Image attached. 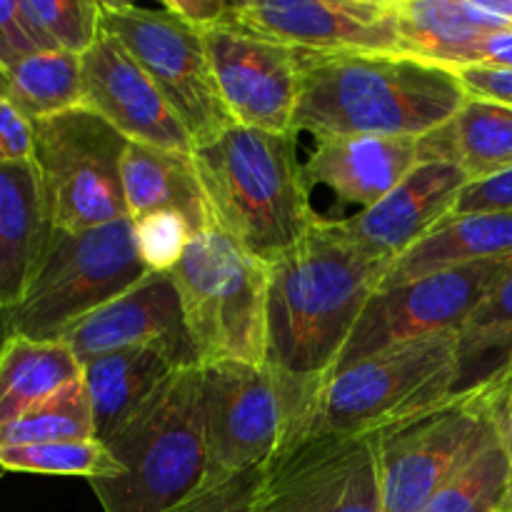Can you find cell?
I'll use <instances>...</instances> for the list:
<instances>
[{"label":"cell","instance_id":"1","mask_svg":"<svg viewBox=\"0 0 512 512\" xmlns=\"http://www.w3.org/2000/svg\"><path fill=\"white\" fill-rule=\"evenodd\" d=\"M320 218L268 263V360L305 383L333 373L368 300L390 270Z\"/></svg>","mask_w":512,"mask_h":512},{"label":"cell","instance_id":"2","mask_svg":"<svg viewBox=\"0 0 512 512\" xmlns=\"http://www.w3.org/2000/svg\"><path fill=\"white\" fill-rule=\"evenodd\" d=\"M468 90L455 70L408 53H305L293 130L318 140L425 138L443 128Z\"/></svg>","mask_w":512,"mask_h":512},{"label":"cell","instance_id":"3","mask_svg":"<svg viewBox=\"0 0 512 512\" xmlns=\"http://www.w3.org/2000/svg\"><path fill=\"white\" fill-rule=\"evenodd\" d=\"M295 140V133L233 125L193 150L213 228L265 265L320 220Z\"/></svg>","mask_w":512,"mask_h":512},{"label":"cell","instance_id":"4","mask_svg":"<svg viewBox=\"0 0 512 512\" xmlns=\"http://www.w3.org/2000/svg\"><path fill=\"white\" fill-rule=\"evenodd\" d=\"M118 478L88 480L105 512H168L208 475L200 368L175 370L105 443Z\"/></svg>","mask_w":512,"mask_h":512},{"label":"cell","instance_id":"5","mask_svg":"<svg viewBox=\"0 0 512 512\" xmlns=\"http://www.w3.org/2000/svg\"><path fill=\"white\" fill-rule=\"evenodd\" d=\"M463 380L460 333L410 340L323 378L293 440L378 433L463 390Z\"/></svg>","mask_w":512,"mask_h":512},{"label":"cell","instance_id":"6","mask_svg":"<svg viewBox=\"0 0 512 512\" xmlns=\"http://www.w3.org/2000/svg\"><path fill=\"white\" fill-rule=\"evenodd\" d=\"M503 365L430 408L378 430L383 512H418L500 438Z\"/></svg>","mask_w":512,"mask_h":512},{"label":"cell","instance_id":"7","mask_svg":"<svg viewBox=\"0 0 512 512\" xmlns=\"http://www.w3.org/2000/svg\"><path fill=\"white\" fill-rule=\"evenodd\" d=\"M200 368L268 360V265L210 228L170 270Z\"/></svg>","mask_w":512,"mask_h":512},{"label":"cell","instance_id":"8","mask_svg":"<svg viewBox=\"0 0 512 512\" xmlns=\"http://www.w3.org/2000/svg\"><path fill=\"white\" fill-rule=\"evenodd\" d=\"M145 275L148 268L135 250L130 218L78 233L53 230L28 295L0 323V343L5 338L58 340Z\"/></svg>","mask_w":512,"mask_h":512},{"label":"cell","instance_id":"9","mask_svg":"<svg viewBox=\"0 0 512 512\" xmlns=\"http://www.w3.org/2000/svg\"><path fill=\"white\" fill-rule=\"evenodd\" d=\"M320 383H305L273 365L225 363L200 368L205 480L268 465L293 440Z\"/></svg>","mask_w":512,"mask_h":512},{"label":"cell","instance_id":"10","mask_svg":"<svg viewBox=\"0 0 512 512\" xmlns=\"http://www.w3.org/2000/svg\"><path fill=\"white\" fill-rule=\"evenodd\" d=\"M130 140L88 108L33 123V160L55 230L98 228L128 218L123 155Z\"/></svg>","mask_w":512,"mask_h":512},{"label":"cell","instance_id":"11","mask_svg":"<svg viewBox=\"0 0 512 512\" xmlns=\"http://www.w3.org/2000/svg\"><path fill=\"white\" fill-rule=\"evenodd\" d=\"M103 30L113 35L130 58L145 70L155 88L188 128L195 148L233 128L223 103L203 33L168 10H148L130 3H100Z\"/></svg>","mask_w":512,"mask_h":512},{"label":"cell","instance_id":"12","mask_svg":"<svg viewBox=\"0 0 512 512\" xmlns=\"http://www.w3.org/2000/svg\"><path fill=\"white\" fill-rule=\"evenodd\" d=\"M510 263L512 258L483 260L445 273L425 275L398 288L375 290L333 373L410 340L440 333H463L470 315L503 280Z\"/></svg>","mask_w":512,"mask_h":512},{"label":"cell","instance_id":"13","mask_svg":"<svg viewBox=\"0 0 512 512\" xmlns=\"http://www.w3.org/2000/svg\"><path fill=\"white\" fill-rule=\"evenodd\" d=\"M258 512H383L375 435H303L265 465Z\"/></svg>","mask_w":512,"mask_h":512},{"label":"cell","instance_id":"14","mask_svg":"<svg viewBox=\"0 0 512 512\" xmlns=\"http://www.w3.org/2000/svg\"><path fill=\"white\" fill-rule=\"evenodd\" d=\"M210 68L235 125L295 133L300 98V50L263 38L238 23L203 33Z\"/></svg>","mask_w":512,"mask_h":512},{"label":"cell","instance_id":"15","mask_svg":"<svg viewBox=\"0 0 512 512\" xmlns=\"http://www.w3.org/2000/svg\"><path fill=\"white\" fill-rule=\"evenodd\" d=\"M230 23L305 53H403L398 0H240Z\"/></svg>","mask_w":512,"mask_h":512},{"label":"cell","instance_id":"16","mask_svg":"<svg viewBox=\"0 0 512 512\" xmlns=\"http://www.w3.org/2000/svg\"><path fill=\"white\" fill-rule=\"evenodd\" d=\"M80 363L123 348L158 350L178 370L200 368L170 273H148L60 335Z\"/></svg>","mask_w":512,"mask_h":512},{"label":"cell","instance_id":"17","mask_svg":"<svg viewBox=\"0 0 512 512\" xmlns=\"http://www.w3.org/2000/svg\"><path fill=\"white\" fill-rule=\"evenodd\" d=\"M83 108L113 125L130 143L193 153L188 128L128 50L103 30L88 53L80 55Z\"/></svg>","mask_w":512,"mask_h":512},{"label":"cell","instance_id":"18","mask_svg":"<svg viewBox=\"0 0 512 512\" xmlns=\"http://www.w3.org/2000/svg\"><path fill=\"white\" fill-rule=\"evenodd\" d=\"M468 183V175L455 163L425 160L383 200L335 223L355 248L395 263L405 250L453 215Z\"/></svg>","mask_w":512,"mask_h":512},{"label":"cell","instance_id":"19","mask_svg":"<svg viewBox=\"0 0 512 512\" xmlns=\"http://www.w3.org/2000/svg\"><path fill=\"white\" fill-rule=\"evenodd\" d=\"M430 160L425 138H353L320 140L303 165L308 185H323L345 203L370 208L398 188L420 163Z\"/></svg>","mask_w":512,"mask_h":512},{"label":"cell","instance_id":"20","mask_svg":"<svg viewBox=\"0 0 512 512\" xmlns=\"http://www.w3.org/2000/svg\"><path fill=\"white\" fill-rule=\"evenodd\" d=\"M53 230L35 165H0V323L28 295Z\"/></svg>","mask_w":512,"mask_h":512},{"label":"cell","instance_id":"21","mask_svg":"<svg viewBox=\"0 0 512 512\" xmlns=\"http://www.w3.org/2000/svg\"><path fill=\"white\" fill-rule=\"evenodd\" d=\"M123 190L128 218L170 210L188 220L193 235L213 228L193 153L128 143L123 155Z\"/></svg>","mask_w":512,"mask_h":512},{"label":"cell","instance_id":"22","mask_svg":"<svg viewBox=\"0 0 512 512\" xmlns=\"http://www.w3.org/2000/svg\"><path fill=\"white\" fill-rule=\"evenodd\" d=\"M498 258H512V210L450 215L390 265L378 290Z\"/></svg>","mask_w":512,"mask_h":512},{"label":"cell","instance_id":"23","mask_svg":"<svg viewBox=\"0 0 512 512\" xmlns=\"http://www.w3.org/2000/svg\"><path fill=\"white\" fill-rule=\"evenodd\" d=\"M175 370L165 355L148 348H123L88 360L83 380L93 408L95 440L108 443Z\"/></svg>","mask_w":512,"mask_h":512},{"label":"cell","instance_id":"24","mask_svg":"<svg viewBox=\"0 0 512 512\" xmlns=\"http://www.w3.org/2000/svg\"><path fill=\"white\" fill-rule=\"evenodd\" d=\"M430 160L455 163L470 183L512 170V105L468 95L458 113L425 135Z\"/></svg>","mask_w":512,"mask_h":512},{"label":"cell","instance_id":"25","mask_svg":"<svg viewBox=\"0 0 512 512\" xmlns=\"http://www.w3.org/2000/svg\"><path fill=\"white\" fill-rule=\"evenodd\" d=\"M80 378L83 363L60 340L5 338L0 343V425L13 423Z\"/></svg>","mask_w":512,"mask_h":512},{"label":"cell","instance_id":"26","mask_svg":"<svg viewBox=\"0 0 512 512\" xmlns=\"http://www.w3.org/2000/svg\"><path fill=\"white\" fill-rule=\"evenodd\" d=\"M8 98L30 123L83 105L80 55L35 53L8 75Z\"/></svg>","mask_w":512,"mask_h":512},{"label":"cell","instance_id":"27","mask_svg":"<svg viewBox=\"0 0 512 512\" xmlns=\"http://www.w3.org/2000/svg\"><path fill=\"white\" fill-rule=\"evenodd\" d=\"M90 438H95V425L83 378L65 385L63 390L30 408L13 423L0 425V450Z\"/></svg>","mask_w":512,"mask_h":512},{"label":"cell","instance_id":"28","mask_svg":"<svg viewBox=\"0 0 512 512\" xmlns=\"http://www.w3.org/2000/svg\"><path fill=\"white\" fill-rule=\"evenodd\" d=\"M18 5L40 53L83 55L103 33V8L95 0H18Z\"/></svg>","mask_w":512,"mask_h":512},{"label":"cell","instance_id":"29","mask_svg":"<svg viewBox=\"0 0 512 512\" xmlns=\"http://www.w3.org/2000/svg\"><path fill=\"white\" fill-rule=\"evenodd\" d=\"M5 473L75 475V478L103 480L118 478L120 465L100 440H60V443L20 445L0 450Z\"/></svg>","mask_w":512,"mask_h":512},{"label":"cell","instance_id":"30","mask_svg":"<svg viewBox=\"0 0 512 512\" xmlns=\"http://www.w3.org/2000/svg\"><path fill=\"white\" fill-rule=\"evenodd\" d=\"M512 460L503 443L470 463L418 512H498L508 488Z\"/></svg>","mask_w":512,"mask_h":512},{"label":"cell","instance_id":"31","mask_svg":"<svg viewBox=\"0 0 512 512\" xmlns=\"http://www.w3.org/2000/svg\"><path fill=\"white\" fill-rule=\"evenodd\" d=\"M460 353H463L465 378L470 375L475 358L503 353V358L508 360L512 353V263L503 280L490 290L488 298L465 323L460 333Z\"/></svg>","mask_w":512,"mask_h":512},{"label":"cell","instance_id":"32","mask_svg":"<svg viewBox=\"0 0 512 512\" xmlns=\"http://www.w3.org/2000/svg\"><path fill=\"white\" fill-rule=\"evenodd\" d=\"M130 223H133L135 250L148 273H170L193 240L188 220L170 210L130 218Z\"/></svg>","mask_w":512,"mask_h":512},{"label":"cell","instance_id":"33","mask_svg":"<svg viewBox=\"0 0 512 512\" xmlns=\"http://www.w3.org/2000/svg\"><path fill=\"white\" fill-rule=\"evenodd\" d=\"M265 465L205 480L193 495L168 512H258Z\"/></svg>","mask_w":512,"mask_h":512},{"label":"cell","instance_id":"34","mask_svg":"<svg viewBox=\"0 0 512 512\" xmlns=\"http://www.w3.org/2000/svg\"><path fill=\"white\" fill-rule=\"evenodd\" d=\"M443 65L450 70L468 68V65L512 70V30H498V33L475 35L465 40L458 48L450 50Z\"/></svg>","mask_w":512,"mask_h":512},{"label":"cell","instance_id":"35","mask_svg":"<svg viewBox=\"0 0 512 512\" xmlns=\"http://www.w3.org/2000/svg\"><path fill=\"white\" fill-rule=\"evenodd\" d=\"M35 53L40 50L25 28L18 0H0V73L8 75L15 65Z\"/></svg>","mask_w":512,"mask_h":512},{"label":"cell","instance_id":"36","mask_svg":"<svg viewBox=\"0 0 512 512\" xmlns=\"http://www.w3.org/2000/svg\"><path fill=\"white\" fill-rule=\"evenodd\" d=\"M512 210V170L495 178L468 183L455 203L453 215L470 213H508Z\"/></svg>","mask_w":512,"mask_h":512},{"label":"cell","instance_id":"37","mask_svg":"<svg viewBox=\"0 0 512 512\" xmlns=\"http://www.w3.org/2000/svg\"><path fill=\"white\" fill-rule=\"evenodd\" d=\"M33 160V123L0 95V165Z\"/></svg>","mask_w":512,"mask_h":512},{"label":"cell","instance_id":"38","mask_svg":"<svg viewBox=\"0 0 512 512\" xmlns=\"http://www.w3.org/2000/svg\"><path fill=\"white\" fill-rule=\"evenodd\" d=\"M233 8L235 0H168V3H163V10H168L170 15L180 18L198 33H205L220 23H228Z\"/></svg>","mask_w":512,"mask_h":512},{"label":"cell","instance_id":"39","mask_svg":"<svg viewBox=\"0 0 512 512\" xmlns=\"http://www.w3.org/2000/svg\"><path fill=\"white\" fill-rule=\"evenodd\" d=\"M455 75H458L460 83L465 85L468 95L512 105V70L468 65V68L455 70Z\"/></svg>","mask_w":512,"mask_h":512},{"label":"cell","instance_id":"40","mask_svg":"<svg viewBox=\"0 0 512 512\" xmlns=\"http://www.w3.org/2000/svg\"><path fill=\"white\" fill-rule=\"evenodd\" d=\"M503 375H505V383H503V398H500L498 425H500V438H503L505 450H508L512 460V353L503 363Z\"/></svg>","mask_w":512,"mask_h":512},{"label":"cell","instance_id":"41","mask_svg":"<svg viewBox=\"0 0 512 512\" xmlns=\"http://www.w3.org/2000/svg\"><path fill=\"white\" fill-rule=\"evenodd\" d=\"M498 512H512V468H510V478H508V488H505L503 503H500Z\"/></svg>","mask_w":512,"mask_h":512},{"label":"cell","instance_id":"42","mask_svg":"<svg viewBox=\"0 0 512 512\" xmlns=\"http://www.w3.org/2000/svg\"><path fill=\"white\" fill-rule=\"evenodd\" d=\"M0 95H8V78H5V73H0Z\"/></svg>","mask_w":512,"mask_h":512},{"label":"cell","instance_id":"43","mask_svg":"<svg viewBox=\"0 0 512 512\" xmlns=\"http://www.w3.org/2000/svg\"><path fill=\"white\" fill-rule=\"evenodd\" d=\"M3 475H5V468H3V465H0V478H3Z\"/></svg>","mask_w":512,"mask_h":512}]
</instances>
